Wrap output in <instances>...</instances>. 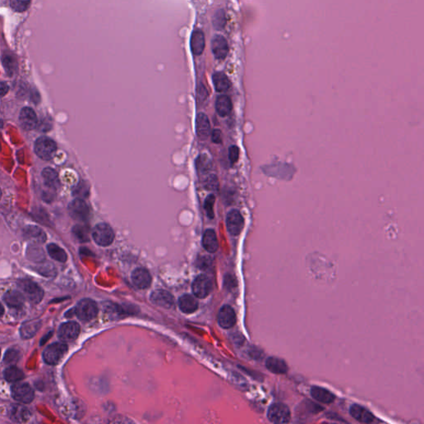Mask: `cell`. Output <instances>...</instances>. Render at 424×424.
<instances>
[{
  "label": "cell",
  "mask_w": 424,
  "mask_h": 424,
  "mask_svg": "<svg viewBox=\"0 0 424 424\" xmlns=\"http://www.w3.org/2000/svg\"><path fill=\"white\" fill-rule=\"evenodd\" d=\"M34 150L40 159L51 160L57 153V144L49 137H41L37 139L34 145Z\"/></svg>",
  "instance_id": "1"
},
{
  "label": "cell",
  "mask_w": 424,
  "mask_h": 424,
  "mask_svg": "<svg viewBox=\"0 0 424 424\" xmlns=\"http://www.w3.org/2000/svg\"><path fill=\"white\" fill-rule=\"evenodd\" d=\"M18 288L23 291L24 297L28 298L29 302H31L32 303L37 304L43 299L44 295L43 289L37 285V283H34L31 280H20Z\"/></svg>",
  "instance_id": "2"
},
{
  "label": "cell",
  "mask_w": 424,
  "mask_h": 424,
  "mask_svg": "<svg viewBox=\"0 0 424 424\" xmlns=\"http://www.w3.org/2000/svg\"><path fill=\"white\" fill-rule=\"evenodd\" d=\"M98 308L97 303L90 298H85L80 301L75 309V314L83 322H89L97 317Z\"/></svg>",
  "instance_id": "3"
},
{
  "label": "cell",
  "mask_w": 424,
  "mask_h": 424,
  "mask_svg": "<svg viewBox=\"0 0 424 424\" xmlns=\"http://www.w3.org/2000/svg\"><path fill=\"white\" fill-rule=\"evenodd\" d=\"M92 237L98 245L106 247L113 243L114 233L113 229L108 224L99 223L94 228Z\"/></svg>",
  "instance_id": "4"
},
{
  "label": "cell",
  "mask_w": 424,
  "mask_h": 424,
  "mask_svg": "<svg viewBox=\"0 0 424 424\" xmlns=\"http://www.w3.org/2000/svg\"><path fill=\"white\" fill-rule=\"evenodd\" d=\"M268 419L273 424H288L291 419V412L287 405L282 403H276L269 408Z\"/></svg>",
  "instance_id": "5"
},
{
  "label": "cell",
  "mask_w": 424,
  "mask_h": 424,
  "mask_svg": "<svg viewBox=\"0 0 424 424\" xmlns=\"http://www.w3.org/2000/svg\"><path fill=\"white\" fill-rule=\"evenodd\" d=\"M67 345L65 343H54L46 348L43 352V359L49 365H57L67 352Z\"/></svg>",
  "instance_id": "6"
},
{
  "label": "cell",
  "mask_w": 424,
  "mask_h": 424,
  "mask_svg": "<svg viewBox=\"0 0 424 424\" xmlns=\"http://www.w3.org/2000/svg\"><path fill=\"white\" fill-rule=\"evenodd\" d=\"M68 212L71 217L77 221H87L90 217V208L82 199H75L68 206Z\"/></svg>",
  "instance_id": "7"
},
{
  "label": "cell",
  "mask_w": 424,
  "mask_h": 424,
  "mask_svg": "<svg viewBox=\"0 0 424 424\" xmlns=\"http://www.w3.org/2000/svg\"><path fill=\"white\" fill-rule=\"evenodd\" d=\"M244 218L238 210H231L227 214V227L228 231L233 236L241 234L244 228Z\"/></svg>",
  "instance_id": "8"
},
{
  "label": "cell",
  "mask_w": 424,
  "mask_h": 424,
  "mask_svg": "<svg viewBox=\"0 0 424 424\" xmlns=\"http://www.w3.org/2000/svg\"><path fill=\"white\" fill-rule=\"evenodd\" d=\"M212 288V280L207 275H199L193 283V294L199 298L207 297L211 294Z\"/></svg>",
  "instance_id": "9"
},
{
  "label": "cell",
  "mask_w": 424,
  "mask_h": 424,
  "mask_svg": "<svg viewBox=\"0 0 424 424\" xmlns=\"http://www.w3.org/2000/svg\"><path fill=\"white\" fill-rule=\"evenodd\" d=\"M11 391L13 398L20 403L29 404L33 400L34 391L28 384L21 383L15 385Z\"/></svg>",
  "instance_id": "10"
},
{
  "label": "cell",
  "mask_w": 424,
  "mask_h": 424,
  "mask_svg": "<svg viewBox=\"0 0 424 424\" xmlns=\"http://www.w3.org/2000/svg\"><path fill=\"white\" fill-rule=\"evenodd\" d=\"M212 50L216 59H226L229 53V45L227 40L221 35H215L212 40Z\"/></svg>",
  "instance_id": "11"
},
{
  "label": "cell",
  "mask_w": 424,
  "mask_h": 424,
  "mask_svg": "<svg viewBox=\"0 0 424 424\" xmlns=\"http://www.w3.org/2000/svg\"><path fill=\"white\" fill-rule=\"evenodd\" d=\"M81 327L75 322H68L61 326L58 331L60 339L63 342H72L79 336Z\"/></svg>",
  "instance_id": "12"
},
{
  "label": "cell",
  "mask_w": 424,
  "mask_h": 424,
  "mask_svg": "<svg viewBox=\"0 0 424 424\" xmlns=\"http://www.w3.org/2000/svg\"><path fill=\"white\" fill-rule=\"evenodd\" d=\"M218 323L221 327L225 329H229L234 326L236 323L235 310L230 306H223L218 313Z\"/></svg>",
  "instance_id": "13"
},
{
  "label": "cell",
  "mask_w": 424,
  "mask_h": 424,
  "mask_svg": "<svg viewBox=\"0 0 424 424\" xmlns=\"http://www.w3.org/2000/svg\"><path fill=\"white\" fill-rule=\"evenodd\" d=\"M150 300L155 305L162 307L163 309H171L174 305V297L169 292L165 290H156L153 292Z\"/></svg>",
  "instance_id": "14"
},
{
  "label": "cell",
  "mask_w": 424,
  "mask_h": 424,
  "mask_svg": "<svg viewBox=\"0 0 424 424\" xmlns=\"http://www.w3.org/2000/svg\"><path fill=\"white\" fill-rule=\"evenodd\" d=\"M19 122L21 127L25 130H33L38 125L37 114L33 109L29 107L23 108L21 111Z\"/></svg>",
  "instance_id": "15"
},
{
  "label": "cell",
  "mask_w": 424,
  "mask_h": 424,
  "mask_svg": "<svg viewBox=\"0 0 424 424\" xmlns=\"http://www.w3.org/2000/svg\"><path fill=\"white\" fill-rule=\"evenodd\" d=\"M132 282L139 289H145L149 287L152 282V277L149 272L144 268L136 269L131 275Z\"/></svg>",
  "instance_id": "16"
},
{
  "label": "cell",
  "mask_w": 424,
  "mask_h": 424,
  "mask_svg": "<svg viewBox=\"0 0 424 424\" xmlns=\"http://www.w3.org/2000/svg\"><path fill=\"white\" fill-rule=\"evenodd\" d=\"M23 236L26 241H30L34 245L43 244L47 241V235L43 229L35 226H28L23 229Z\"/></svg>",
  "instance_id": "17"
},
{
  "label": "cell",
  "mask_w": 424,
  "mask_h": 424,
  "mask_svg": "<svg viewBox=\"0 0 424 424\" xmlns=\"http://www.w3.org/2000/svg\"><path fill=\"white\" fill-rule=\"evenodd\" d=\"M205 46H206V39L203 32L200 29H196L193 32L190 40L191 50L196 56H200L204 51Z\"/></svg>",
  "instance_id": "18"
},
{
  "label": "cell",
  "mask_w": 424,
  "mask_h": 424,
  "mask_svg": "<svg viewBox=\"0 0 424 424\" xmlns=\"http://www.w3.org/2000/svg\"><path fill=\"white\" fill-rule=\"evenodd\" d=\"M196 131L200 139L206 140L209 137L211 133V125L206 114L199 113L196 116Z\"/></svg>",
  "instance_id": "19"
},
{
  "label": "cell",
  "mask_w": 424,
  "mask_h": 424,
  "mask_svg": "<svg viewBox=\"0 0 424 424\" xmlns=\"http://www.w3.org/2000/svg\"><path fill=\"white\" fill-rule=\"evenodd\" d=\"M350 413L353 419L362 424H371L375 421V416L365 408L359 405H353L350 408Z\"/></svg>",
  "instance_id": "20"
},
{
  "label": "cell",
  "mask_w": 424,
  "mask_h": 424,
  "mask_svg": "<svg viewBox=\"0 0 424 424\" xmlns=\"http://www.w3.org/2000/svg\"><path fill=\"white\" fill-rule=\"evenodd\" d=\"M3 301L9 308L20 309L25 302V297L22 293L18 291H9L3 296Z\"/></svg>",
  "instance_id": "21"
},
{
  "label": "cell",
  "mask_w": 424,
  "mask_h": 424,
  "mask_svg": "<svg viewBox=\"0 0 424 424\" xmlns=\"http://www.w3.org/2000/svg\"><path fill=\"white\" fill-rule=\"evenodd\" d=\"M266 367L270 372L277 375H283L288 372L289 367L283 359L277 357H269L266 360Z\"/></svg>",
  "instance_id": "22"
},
{
  "label": "cell",
  "mask_w": 424,
  "mask_h": 424,
  "mask_svg": "<svg viewBox=\"0 0 424 424\" xmlns=\"http://www.w3.org/2000/svg\"><path fill=\"white\" fill-rule=\"evenodd\" d=\"M311 395L314 399L323 404H331L336 399V396L324 388L313 386L311 389Z\"/></svg>",
  "instance_id": "23"
},
{
  "label": "cell",
  "mask_w": 424,
  "mask_h": 424,
  "mask_svg": "<svg viewBox=\"0 0 424 424\" xmlns=\"http://www.w3.org/2000/svg\"><path fill=\"white\" fill-rule=\"evenodd\" d=\"M202 245L204 249L209 253H215L217 251L219 243L214 229H208L205 231L202 238Z\"/></svg>",
  "instance_id": "24"
},
{
  "label": "cell",
  "mask_w": 424,
  "mask_h": 424,
  "mask_svg": "<svg viewBox=\"0 0 424 424\" xmlns=\"http://www.w3.org/2000/svg\"><path fill=\"white\" fill-rule=\"evenodd\" d=\"M179 309L185 313H193L198 309V302L195 297L185 294L179 300Z\"/></svg>",
  "instance_id": "25"
},
{
  "label": "cell",
  "mask_w": 424,
  "mask_h": 424,
  "mask_svg": "<svg viewBox=\"0 0 424 424\" xmlns=\"http://www.w3.org/2000/svg\"><path fill=\"white\" fill-rule=\"evenodd\" d=\"M10 419L18 424L27 423L30 419V412L23 405H15L10 410Z\"/></svg>",
  "instance_id": "26"
},
{
  "label": "cell",
  "mask_w": 424,
  "mask_h": 424,
  "mask_svg": "<svg viewBox=\"0 0 424 424\" xmlns=\"http://www.w3.org/2000/svg\"><path fill=\"white\" fill-rule=\"evenodd\" d=\"M40 327H41L40 320H31L29 322H26L20 328L21 337L24 339H30L36 335Z\"/></svg>",
  "instance_id": "27"
},
{
  "label": "cell",
  "mask_w": 424,
  "mask_h": 424,
  "mask_svg": "<svg viewBox=\"0 0 424 424\" xmlns=\"http://www.w3.org/2000/svg\"><path fill=\"white\" fill-rule=\"evenodd\" d=\"M42 176H43L44 183L47 187H49V189L57 190L60 187L58 174L55 170L52 169L51 167L44 168L43 173H42Z\"/></svg>",
  "instance_id": "28"
},
{
  "label": "cell",
  "mask_w": 424,
  "mask_h": 424,
  "mask_svg": "<svg viewBox=\"0 0 424 424\" xmlns=\"http://www.w3.org/2000/svg\"><path fill=\"white\" fill-rule=\"evenodd\" d=\"M215 110L217 111L218 114L221 117L228 115L232 111V102L230 98L225 95H221L220 97H218L215 100Z\"/></svg>",
  "instance_id": "29"
},
{
  "label": "cell",
  "mask_w": 424,
  "mask_h": 424,
  "mask_svg": "<svg viewBox=\"0 0 424 424\" xmlns=\"http://www.w3.org/2000/svg\"><path fill=\"white\" fill-rule=\"evenodd\" d=\"M212 82L215 86V91L218 92H225L230 87V82L226 74L223 72H216L212 77Z\"/></svg>",
  "instance_id": "30"
},
{
  "label": "cell",
  "mask_w": 424,
  "mask_h": 424,
  "mask_svg": "<svg viewBox=\"0 0 424 424\" xmlns=\"http://www.w3.org/2000/svg\"><path fill=\"white\" fill-rule=\"evenodd\" d=\"M48 251L49 255L55 261H59L62 263H64L67 261V255L65 250L56 244H49L48 245Z\"/></svg>",
  "instance_id": "31"
},
{
  "label": "cell",
  "mask_w": 424,
  "mask_h": 424,
  "mask_svg": "<svg viewBox=\"0 0 424 424\" xmlns=\"http://www.w3.org/2000/svg\"><path fill=\"white\" fill-rule=\"evenodd\" d=\"M227 22V15L223 9H218L217 11H215L212 17V24L216 30L221 31L225 29Z\"/></svg>",
  "instance_id": "32"
},
{
  "label": "cell",
  "mask_w": 424,
  "mask_h": 424,
  "mask_svg": "<svg viewBox=\"0 0 424 424\" xmlns=\"http://www.w3.org/2000/svg\"><path fill=\"white\" fill-rule=\"evenodd\" d=\"M4 378L7 381L15 383L22 380L24 378V374L18 368L15 366L7 368L4 371Z\"/></svg>",
  "instance_id": "33"
},
{
  "label": "cell",
  "mask_w": 424,
  "mask_h": 424,
  "mask_svg": "<svg viewBox=\"0 0 424 424\" xmlns=\"http://www.w3.org/2000/svg\"><path fill=\"white\" fill-rule=\"evenodd\" d=\"M27 255L29 258V260L35 261V262H41L44 260L45 258V254L43 252L42 248H40L37 245H33L32 246H29L28 251H27Z\"/></svg>",
  "instance_id": "34"
},
{
  "label": "cell",
  "mask_w": 424,
  "mask_h": 424,
  "mask_svg": "<svg viewBox=\"0 0 424 424\" xmlns=\"http://www.w3.org/2000/svg\"><path fill=\"white\" fill-rule=\"evenodd\" d=\"M75 237L81 242H87L89 238V227L85 225H77L72 229Z\"/></svg>",
  "instance_id": "35"
},
{
  "label": "cell",
  "mask_w": 424,
  "mask_h": 424,
  "mask_svg": "<svg viewBox=\"0 0 424 424\" xmlns=\"http://www.w3.org/2000/svg\"><path fill=\"white\" fill-rule=\"evenodd\" d=\"M196 168H197L198 171L201 173H207L209 172L210 170L212 169V160L206 154L199 156L196 159Z\"/></svg>",
  "instance_id": "36"
},
{
  "label": "cell",
  "mask_w": 424,
  "mask_h": 424,
  "mask_svg": "<svg viewBox=\"0 0 424 424\" xmlns=\"http://www.w3.org/2000/svg\"><path fill=\"white\" fill-rule=\"evenodd\" d=\"M3 65L5 68V71L9 76L14 75L17 69V62L15 57L9 54H6L3 57Z\"/></svg>",
  "instance_id": "37"
},
{
  "label": "cell",
  "mask_w": 424,
  "mask_h": 424,
  "mask_svg": "<svg viewBox=\"0 0 424 424\" xmlns=\"http://www.w3.org/2000/svg\"><path fill=\"white\" fill-rule=\"evenodd\" d=\"M20 357H21V353H20L18 349L14 347L10 348L6 352L3 361L8 365H15L19 360Z\"/></svg>",
  "instance_id": "38"
},
{
  "label": "cell",
  "mask_w": 424,
  "mask_h": 424,
  "mask_svg": "<svg viewBox=\"0 0 424 424\" xmlns=\"http://www.w3.org/2000/svg\"><path fill=\"white\" fill-rule=\"evenodd\" d=\"M89 193H90V187L85 181L79 182L73 191V195L78 199H82V200L87 198Z\"/></svg>",
  "instance_id": "39"
},
{
  "label": "cell",
  "mask_w": 424,
  "mask_h": 424,
  "mask_svg": "<svg viewBox=\"0 0 424 424\" xmlns=\"http://www.w3.org/2000/svg\"><path fill=\"white\" fill-rule=\"evenodd\" d=\"M215 195L211 194V195L208 196L206 198L205 203H204V208H205V211L207 212V216L211 218V219H213V218H214V215H215V213H214V205H215Z\"/></svg>",
  "instance_id": "40"
},
{
  "label": "cell",
  "mask_w": 424,
  "mask_h": 424,
  "mask_svg": "<svg viewBox=\"0 0 424 424\" xmlns=\"http://www.w3.org/2000/svg\"><path fill=\"white\" fill-rule=\"evenodd\" d=\"M32 0H10L12 9L16 12H24L29 9Z\"/></svg>",
  "instance_id": "41"
},
{
  "label": "cell",
  "mask_w": 424,
  "mask_h": 424,
  "mask_svg": "<svg viewBox=\"0 0 424 424\" xmlns=\"http://www.w3.org/2000/svg\"><path fill=\"white\" fill-rule=\"evenodd\" d=\"M204 187L207 190L210 191H215L219 188V181L217 177L215 175H211L207 178V180L204 182Z\"/></svg>",
  "instance_id": "42"
},
{
  "label": "cell",
  "mask_w": 424,
  "mask_h": 424,
  "mask_svg": "<svg viewBox=\"0 0 424 424\" xmlns=\"http://www.w3.org/2000/svg\"><path fill=\"white\" fill-rule=\"evenodd\" d=\"M239 156H240L239 147L237 146H235V145L230 146L229 148V159L231 164H235V163H237Z\"/></svg>",
  "instance_id": "43"
},
{
  "label": "cell",
  "mask_w": 424,
  "mask_h": 424,
  "mask_svg": "<svg viewBox=\"0 0 424 424\" xmlns=\"http://www.w3.org/2000/svg\"><path fill=\"white\" fill-rule=\"evenodd\" d=\"M222 134L220 130H214L212 133V140L213 143L220 145L222 143Z\"/></svg>",
  "instance_id": "44"
},
{
  "label": "cell",
  "mask_w": 424,
  "mask_h": 424,
  "mask_svg": "<svg viewBox=\"0 0 424 424\" xmlns=\"http://www.w3.org/2000/svg\"><path fill=\"white\" fill-rule=\"evenodd\" d=\"M9 85L5 82H0V97H3L9 92Z\"/></svg>",
  "instance_id": "45"
},
{
  "label": "cell",
  "mask_w": 424,
  "mask_h": 424,
  "mask_svg": "<svg viewBox=\"0 0 424 424\" xmlns=\"http://www.w3.org/2000/svg\"><path fill=\"white\" fill-rule=\"evenodd\" d=\"M3 312H4V309H3V305L0 303V316H2Z\"/></svg>",
  "instance_id": "46"
},
{
  "label": "cell",
  "mask_w": 424,
  "mask_h": 424,
  "mask_svg": "<svg viewBox=\"0 0 424 424\" xmlns=\"http://www.w3.org/2000/svg\"><path fill=\"white\" fill-rule=\"evenodd\" d=\"M2 196V192H1V189H0V198Z\"/></svg>",
  "instance_id": "47"
}]
</instances>
